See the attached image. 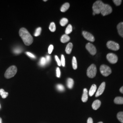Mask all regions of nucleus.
<instances>
[{
    "label": "nucleus",
    "mask_w": 123,
    "mask_h": 123,
    "mask_svg": "<svg viewBox=\"0 0 123 123\" xmlns=\"http://www.w3.org/2000/svg\"><path fill=\"white\" fill-rule=\"evenodd\" d=\"M19 35L22 38L24 44L26 46H30L33 41L32 37L26 28L22 27L19 30Z\"/></svg>",
    "instance_id": "nucleus-1"
},
{
    "label": "nucleus",
    "mask_w": 123,
    "mask_h": 123,
    "mask_svg": "<svg viewBox=\"0 0 123 123\" xmlns=\"http://www.w3.org/2000/svg\"><path fill=\"white\" fill-rule=\"evenodd\" d=\"M17 71L18 69L16 66H12L10 67L5 73V77L7 79L12 78L17 74Z\"/></svg>",
    "instance_id": "nucleus-2"
},
{
    "label": "nucleus",
    "mask_w": 123,
    "mask_h": 123,
    "mask_svg": "<svg viewBox=\"0 0 123 123\" xmlns=\"http://www.w3.org/2000/svg\"><path fill=\"white\" fill-rule=\"evenodd\" d=\"M104 3L101 0H97L95 1L92 6V10L93 12L96 14L101 13Z\"/></svg>",
    "instance_id": "nucleus-3"
},
{
    "label": "nucleus",
    "mask_w": 123,
    "mask_h": 123,
    "mask_svg": "<svg viewBox=\"0 0 123 123\" xmlns=\"http://www.w3.org/2000/svg\"><path fill=\"white\" fill-rule=\"evenodd\" d=\"M97 74V68L94 64H91L88 68L87 71V75L90 78H93L95 77Z\"/></svg>",
    "instance_id": "nucleus-4"
},
{
    "label": "nucleus",
    "mask_w": 123,
    "mask_h": 123,
    "mask_svg": "<svg viewBox=\"0 0 123 123\" xmlns=\"http://www.w3.org/2000/svg\"><path fill=\"white\" fill-rule=\"evenodd\" d=\"M100 71L104 76L107 77L111 74L112 70L109 66L106 65H102L100 67Z\"/></svg>",
    "instance_id": "nucleus-5"
},
{
    "label": "nucleus",
    "mask_w": 123,
    "mask_h": 123,
    "mask_svg": "<svg viewBox=\"0 0 123 123\" xmlns=\"http://www.w3.org/2000/svg\"><path fill=\"white\" fill-rule=\"evenodd\" d=\"M112 8L111 6L109 5L105 4H104L103 8L101 11V14L103 16H105L106 15H108L109 14H110V13L112 12Z\"/></svg>",
    "instance_id": "nucleus-6"
},
{
    "label": "nucleus",
    "mask_w": 123,
    "mask_h": 123,
    "mask_svg": "<svg viewBox=\"0 0 123 123\" xmlns=\"http://www.w3.org/2000/svg\"><path fill=\"white\" fill-rule=\"evenodd\" d=\"M107 47L108 49L113 51H118L120 48V46L118 43L112 41L107 42Z\"/></svg>",
    "instance_id": "nucleus-7"
},
{
    "label": "nucleus",
    "mask_w": 123,
    "mask_h": 123,
    "mask_svg": "<svg viewBox=\"0 0 123 123\" xmlns=\"http://www.w3.org/2000/svg\"><path fill=\"white\" fill-rule=\"evenodd\" d=\"M107 59L108 61L112 64L116 63L118 60V57L114 53H110L107 55Z\"/></svg>",
    "instance_id": "nucleus-8"
},
{
    "label": "nucleus",
    "mask_w": 123,
    "mask_h": 123,
    "mask_svg": "<svg viewBox=\"0 0 123 123\" xmlns=\"http://www.w3.org/2000/svg\"><path fill=\"white\" fill-rule=\"evenodd\" d=\"M86 49L91 55H94L97 53V50L95 47L90 43H88L86 45Z\"/></svg>",
    "instance_id": "nucleus-9"
},
{
    "label": "nucleus",
    "mask_w": 123,
    "mask_h": 123,
    "mask_svg": "<svg viewBox=\"0 0 123 123\" xmlns=\"http://www.w3.org/2000/svg\"><path fill=\"white\" fill-rule=\"evenodd\" d=\"M82 34L86 39L90 42H93L95 41V38L93 36L88 32H87L86 31H83L82 32Z\"/></svg>",
    "instance_id": "nucleus-10"
},
{
    "label": "nucleus",
    "mask_w": 123,
    "mask_h": 123,
    "mask_svg": "<svg viewBox=\"0 0 123 123\" xmlns=\"http://www.w3.org/2000/svg\"><path fill=\"white\" fill-rule=\"evenodd\" d=\"M105 88V83L103 82L97 90V92L95 94V97H98L100 96L101 94L104 92V90Z\"/></svg>",
    "instance_id": "nucleus-11"
},
{
    "label": "nucleus",
    "mask_w": 123,
    "mask_h": 123,
    "mask_svg": "<svg viewBox=\"0 0 123 123\" xmlns=\"http://www.w3.org/2000/svg\"><path fill=\"white\" fill-rule=\"evenodd\" d=\"M101 103L99 100H96L92 103V108L94 110H97L101 105Z\"/></svg>",
    "instance_id": "nucleus-12"
},
{
    "label": "nucleus",
    "mask_w": 123,
    "mask_h": 123,
    "mask_svg": "<svg viewBox=\"0 0 123 123\" xmlns=\"http://www.w3.org/2000/svg\"><path fill=\"white\" fill-rule=\"evenodd\" d=\"M119 35L123 37V22H120L117 26Z\"/></svg>",
    "instance_id": "nucleus-13"
},
{
    "label": "nucleus",
    "mask_w": 123,
    "mask_h": 123,
    "mask_svg": "<svg viewBox=\"0 0 123 123\" xmlns=\"http://www.w3.org/2000/svg\"><path fill=\"white\" fill-rule=\"evenodd\" d=\"M88 92L87 89L86 88H84L83 91V96L82 97V100L85 103L88 101Z\"/></svg>",
    "instance_id": "nucleus-14"
},
{
    "label": "nucleus",
    "mask_w": 123,
    "mask_h": 123,
    "mask_svg": "<svg viewBox=\"0 0 123 123\" xmlns=\"http://www.w3.org/2000/svg\"><path fill=\"white\" fill-rule=\"evenodd\" d=\"M97 89V86L95 84H93L92 85L91 87L90 88L89 91V95L90 96H92V95L94 94V93L95 92Z\"/></svg>",
    "instance_id": "nucleus-15"
},
{
    "label": "nucleus",
    "mask_w": 123,
    "mask_h": 123,
    "mask_svg": "<svg viewBox=\"0 0 123 123\" xmlns=\"http://www.w3.org/2000/svg\"><path fill=\"white\" fill-rule=\"evenodd\" d=\"M73 45L71 43H69L67 45V47H66V49H65V51L66 53L69 54L71 53L72 49H73Z\"/></svg>",
    "instance_id": "nucleus-16"
},
{
    "label": "nucleus",
    "mask_w": 123,
    "mask_h": 123,
    "mask_svg": "<svg viewBox=\"0 0 123 123\" xmlns=\"http://www.w3.org/2000/svg\"><path fill=\"white\" fill-rule=\"evenodd\" d=\"M67 86L69 89H72L74 85V81L72 79L68 78L67 79Z\"/></svg>",
    "instance_id": "nucleus-17"
},
{
    "label": "nucleus",
    "mask_w": 123,
    "mask_h": 123,
    "mask_svg": "<svg viewBox=\"0 0 123 123\" xmlns=\"http://www.w3.org/2000/svg\"><path fill=\"white\" fill-rule=\"evenodd\" d=\"M70 39V37L66 34H64L62 36L61 38V42L62 43H66L67 42H68Z\"/></svg>",
    "instance_id": "nucleus-18"
},
{
    "label": "nucleus",
    "mask_w": 123,
    "mask_h": 123,
    "mask_svg": "<svg viewBox=\"0 0 123 123\" xmlns=\"http://www.w3.org/2000/svg\"><path fill=\"white\" fill-rule=\"evenodd\" d=\"M114 102L115 104L117 105H123V97H116L114 99Z\"/></svg>",
    "instance_id": "nucleus-19"
},
{
    "label": "nucleus",
    "mask_w": 123,
    "mask_h": 123,
    "mask_svg": "<svg viewBox=\"0 0 123 123\" xmlns=\"http://www.w3.org/2000/svg\"><path fill=\"white\" fill-rule=\"evenodd\" d=\"M69 6H70V4L68 3H65L62 6L60 10L62 12H64L69 9Z\"/></svg>",
    "instance_id": "nucleus-20"
},
{
    "label": "nucleus",
    "mask_w": 123,
    "mask_h": 123,
    "mask_svg": "<svg viewBox=\"0 0 123 123\" xmlns=\"http://www.w3.org/2000/svg\"><path fill=\"white\" fill-rule=\"evenodd\" d=\"M0 95L3 98H5L8 96V93L5 92L3 89H0Z\"/></svg>",
    "instance_id": "nucleus-21"
},
{
    "label": "nucleus",
    "mask_w": 123,
    "mask_h": 123,
    "mask_svg": "<svg viewBox=\"0 0 123 123\" xmlns=\"http://www.w3.org/2000/svg\"><path fill=\"white\" fill-rule=\"evenodd\" d=\"M72 65H73V68L74 69L76 70L77 69V68H78L77 62L76 58L75 57H74L72 59Z\"/></svg>",
    "instance_id": "nucleus-22"
},
{
    "label": "nucleus",
    "mask_w": 123,
    "mask_h": 123,
    "mask_svg": "<svg viewBox=\"0 0 123 123\" xmlns=\"http://www.w3.org/2000/svg\"><path fill=\"white\" fill-rule=\"evenodd\" d=\"M68 22V20L66 18H63L60 20V24L62 26H65L66 24Z\"/></svg>",
    "instance_id": "nucleus-23"
},
{
    "label": "nucleus",
    "mask_w": 123,
    "mask_h": 123,
    "mask_svg": "<svg viewBox=\"0 0 123 123\" xmlns=\"http://www.w3.org/2000/svg\"><path fill=\"white\" fill-rule=\"evenodd\" d=\"M72 31H73L72 26L70 24H69L67 27L66 30H65V33H66V35H68V34L71 33Z\"/></svg>",
    "instance_id": "nucleus-24"
},
{
    "label": "nucleus",
    "mask_w": 123,
    "mask_h": 123,
    "mask_svg": "<svg viewBox=\"0 0 123 123\" xmlns=\"http://www.w3.org/2000/svg\"><path fill=\"white\" fill-rule=\"evenodd\" d=\"M117 117L121 123H123V112H119L117 115Z\"/></svg>",
    "instance_id": "nucleus-25"
},
{
    "label": "nucleus",
    "mask_w": 123,
    "mask_h": 123,
    "mask_svg": "<svg viewBox=\"0 0 123 123\" xmlns=\"http://www.w3.org/2000/svg\"><path fill=\"white\" fill-rule=\"evenodd\" d=\"M56 25L55 23L53 22H51L49 27V30L52 32H54L56 31Z\"/></svg>",
    "instance_id": "nucleus-26"
},
{
    "label": "nucleus",
    "mask_w": 123,
    "mask_h": 123,
    "mask_svg": "<svg viewBox=\"0 0 123 123\" xmlns=\"http://www.w3.org/2000/svg\"><path fill=\"white\" fill-rule=\"evenodd\" d=\"M47 63V62H46V60L45 57H42L41 59L39 62V64L41 66H45V65Z\"/></svg>",
    "instance_id": "nucleus-27"
},
{
    "label": "nucleus",
    "mask_w": 123,
    "mask_h": 123,
    "mask_svg": "<svg viewBox=\"0 0 123 123\" xmlns=\"http://www.w3.org/2000/svg\"><path fill=\"white\" fill-rule=\"evenodd\" d=\"M56 88L58 90L60 91H63L65 89V88L64 87L60 84H57L56 86Z\"/></svg>",
    "instance_id": "nucleus-28"
},
{
    "label": "nucleus",
    "mask_w": 123,
    "mask_h": 123,
    "mask_svg": "<svg viewBox=\"0 0 123 123\" xmlns=\"http://www.w3.org/2000/svg\"><path fill=\"white\" fill-rule=\"evenodd\" d=\"M41 31H42V28L41 27H38L36 30L35 33H34V36L35 37H37V36H39L41 34Z\"/></svg>",
    "instance_id": "nucleus-29"
},
{
    "label": "nucleus",
    "mask_w": 123,
    "mask_h": 123,
    "mask_svg": "<svg viewBox=\"0 0 123 123\" xmlns=\"http://www.w3.org/2000/svg\"><path fill=\"white\" fill-rule=\"evenodd\" d=\"M61 65H62V67H65V57H64L63 55H61Z\"/></svg>",
    "instance_id": "nucleus-30"
},
{
    "label": "nucleus",
    "mask_w": 123,
    "mask_h": 123,
    "mask_svg": "<svg viewBox=\"0 0 123 123\" xmlns=\"http://www.w3.org/2000/svg\"><path fill=\"white\" fill-rule=\"evenodd\" d=\"M22 49L19 48H17L14 50V53L16 54H19L22 52Z\"/></svg>",
    "instance_id": "nucleus-31"
},
{
    "label": "nucleus",
    "mask_w": 123,
    "mask_h": 123,
    "mask_svg": "<svg viewBox=\"0 0 123 123\" xmlns=\"http://www.w3.org/2000/svg\"><path fill=\"white\" fill-rule=\"evenodd\" d=\"M113 2L117 6H119L120 5L121 3H122V0H114Z\"/></svg>",
    "instance_id": "nucleus-32"
},
{
    "label": "nucleus",
    "mask_w": 123,
    "mask_h": 123,
    "mask_svg": "<svg viewBox=\"0 0 123 123\" xmlns=\"http://www.w3.org/2000/svg\"><path fill=\"white\" fill-rule=\"evenodd\" d=\"M56 74L57 78H60L61 76V72L59 68H57L56 69Z\"/></svg>",
    "instance_id": "nucleus-33"
},
{
    "label": "nucleus",
    "mask_w": 123,
    "mask_h": 123,
    "mask_svg": "<svg viewBox=\"0 0 123 123\" xmlns=\"http://www.w3.org/2000/svg\"><path fill=\"white\" fill-rule=\"evenodd\" d=\"M53 45H50L49 47V49H48L49 54H51L52 53V52H53Z\"/></svg>",
    "instance_id": "nucleus-34"
},
{
    "label": "nucleus",
    "mask_w": 123,
    "mask_h": 123,
    "mask_svg": "<svg viewBox=\"0 0 123 123\" xmlns=\"http://www.w3.org/2000/svg\"><path fill=\"white\" fill-rule=\"evenodd\" d=\"M55 59H56V61L57 62V65L59 66H61V61L60 60V59H59L58 57H57V56H55Z\"/></svg>",
    "instance_id": "nucleus-35"
},
{
    "label": "nucleus",
    "mask_w": 123,
    "mask_h": 123,
    "mask_svg": "<svg viewBox=\"0 0 123 123\" xmlns=\"http://www.w3.org/2000/svg\"><path fill=\"white\" fill-rule=\"evenodd\" d=\"M26 54L30 57L32 58H36L35 56L32 53H30V52H26Z\"/></svg>",
    "instance_id": "nucleus-36"
},
{
    "label": "nucleus",
    "mask_w": 123,
    "mask_h": 123,
    "mask_svg": "<svg viewBox=\"0 0 123 123\" xmlns=\"http://www.w3.org/2000/svg\"><path fill=\"white\" fill-rule=\"evenodd\" d=\"M45 58H46V60L47 63H49V62L50 61V60H51V57H50V56H48V55H47Z\"/></svg>",
    "instance_id": "nucleus-37"
},
{
    "label": "nucleus",
    "mask_w": 123,
    "mask_h": 123,
    "mask_svg": "<svg viewBox=\"0 0 123 123\" xmlns=\"http://www.w3.org/2000/svg\"><path fill=\"white\" fill-rule=\"evenodd\" d=\"M87 123H93V120L92 118H89L87 121Z\"/></svg>",
    "instance_id": "nucleus-38"
},
{
    "label": "nucleus",
    "mask_w": 123,
    "mask_h": 123,
    "mask_svg": "<svg viewBox=\"0 0 123 123\" xmlns=\"http://www.w3.org/2000/svg\"><path fill=\"white\" fill-rule=\"evenodd\" d=\"M119 91L121 92L122 93H123V86H122L121 88L119 89Z\"/></svg>",
    "instance_id": "nucleus-39"
},
{
    "label": "nucleus",
    "mask_w": 123,
    "mask_h": 123,
    "mask_svg": "<svg viewBox=\"0 0 123 123\" xmlns=\"http://www.w3.org/2000/svg\"><path fill=\"white\" fill-rule=\"evenodd\" d=\"M2 119L0 117V123H2Z\"/></svg>",
    "instance_id": "nucleus-40"
},
{
    "label": "nucleus",
    "mask_w": 123,
    "mask_h": 123,
    "mask_svg": "<svg viewBox=\"0 0 123 123\" xmlns=\"http://www.w3.org/2000/svg\"><path fill=\"white\" fill-rule=\"evenodd\" d=\"M92 14H93V15H95V14H96L94 13V12H93V13H92Z\"/></svg>",
    "instance_id": "nucleus-41"
},
{
    "label": "nucleus",
    "mask_w": 123,
    "mask_h": 123,
    "mask_svg": "<svg viewBox=\"0 0 123 123\" xmlns=\"http://www.w3.org/2000/svg\"><path fill=\"white\" fill-rule=\"evenodd\" d=\"M98 123H103L102 122H98Z\"/></svg>",
    "instance_id": "nucleus-42"
},
{
    "label": "nucleus",
    "mask_w": 123,
    "mask_h": 123,
    "mask_svg": "<svg viewBox=\"0 0 123 123\" xmlns=\"http://www.w3.org/2000/svg\"><path fill=\"white\" fill-rule=\"evenodd\" d=\"M44 1H47V0H44Z\"/></svg>",
    "instance_id": "nucleus-43"
},
{
    "label": "nucleus",
    "mask_w": 123,
    "mask_h": 123,
    "mask_svg": "<svg viewBox=\"0 0 123 123\" xmlns=\"http://www.w3.org/2000/svg\"><path fill=\"white\" fill-rule=\"evenodd\" d=\"M1 108V106H0V108Z\"/></svg>",
    "instance_id": "nucleus-44"
}]
</instances>
